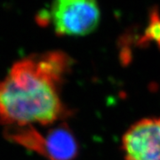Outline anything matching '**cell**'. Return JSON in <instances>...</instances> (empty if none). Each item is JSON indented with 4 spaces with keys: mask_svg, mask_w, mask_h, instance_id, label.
Here are the masks:
<instances>
[{
    "mask_svg": "<svg viewBox=\"0 0 160 160\" xmlns=\"http://www.w3.org/2000/svg\"><path fill=\"white\" fill-rule=\"evenodd\" d=\"M71 65L63 52H47L15 62L0 81V124L50 125L68 111L60 97V86Z\"/></svg>",
    "mask_w": 160,
    "mask_h": 160,
    "instance_id": "6da1fadb",
    "label": "cell"
},
{
    "mask_svg": "<svg viewBox=\"0 0 160 160\" xmlns=\"http://www.w3.org/2000/svg\"><path fill=\"white\" fill-rule=\"evenodd\" d=\"M49 22L59 36H86L93 32L101 21L97 2L91 0H58L52 4Z\"/></svg>",
    "mask_w": 160,
    "mask_h": 160,
    "instance_id": "7a4b0ae2",
    "label": "cell"
},
{
    "mask_svg": "<svg viewBox=\"0 0 160 160\" xmlns=\"http://www.w3.org/2000/svg\"><path fill=\"white\" fill-rule=\"evenodd\" d=\"M126 160H160V118H147L130 126L122 139Z\"/></svg>",
    "mask_w": 160,
    "mask_h": 160,
    "instance_id": "3957f363",
    "label": "cell"
},
{
    "mask_svg": "<svg viewBox=\"0 0 160 160\" xmlns=\"http://www.w3.org/2000/svg\"><path fill=\"white\" fill-rule=\"evenodd\" d=\"M78 152V142L64 124L52 128L45 136L44 157L49 160H73Z\"/></svg>",
    "mask_w": 160,
    "mask_h": 160,
    "instance_id": "277c9868",
    "label": "cell"
},
{
    "mask_svg": "<svg viewBox=\"0 0 160 160\" xmlns=\"http://www.w3.org/2000/svg\"><path fill=\"white\" fill-rule=\"evenodd\" d=\"M6 139L16 142L26 149L38 152L44 156L45 153V136L34 127L28 126H9L5 130Z\"/></svg>",
    "mask_w": 160,
    "mask_h": 160,
    "instance_id": "5b68a950",
    "label": "cell"
},
{
    "mask_svg": "<svg viewBox=\"0 0 160 160\" xmlns=\"http://www.w3.org/2000/svg\"><path fill=\"white\" fill-rule=\"evenodd\" d=\"M146 38L149 40H154L160 47V18L158 12L151 13L150 22L146 30Z\"/></svg>",
    "mask_w": 160,
    "mask_h": 160,
    "instance_id": "8992f818",
    "label": "cell"
}]
</instances>
